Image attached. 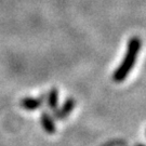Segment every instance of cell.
I'll use <instances>...</instances> for the list:
<instances>
[{"label":"cell","instance_id":"277c9868","mask_svg":"<svg viewBox=\"0 0 146 146\" xmlns=\"http://www.w3.org/2000/svg\"><path fill=\"white\" fill-rule=\"evenodd\" d=\"M41 122L43 129L47 131L49 134H53L55 132V125L51 116L48 114L47 111H43L41 115Z\"/></svg>","mask_w":146,"mask_h":146},{"label":"cell","instance_id":"5b68a950","mask_svg":"<svg viewBox=\"0 0 146 146\" xmlns=\"http://www.w3.org/2000/svg\"><path fill=\"white\" fill-rule=\"evenodd\" d=\"M47 102H48V106H49L52 110H58V92L55 88L51 89V90L49 91V93H48V98H47Z\"/></svg>","mask_w":146,"mask_h":146},{"label":"cell","instance_id":"6da1fadb","mask_svg":"<svg viewBox=\"0 0 146 146\" xmlns=\"http://www.w3.org/2000/svg\"><path fill=\"white\" fill-rule=\"evenodd\" d=\"M141 46L142 41L139 37L134 36L129 40L128 47H127V52L122 60V63L120 64V66L116 69L113 75V79L115 82H122L128 77L131 69L133 68L134 64H135L139 52L141 50Z\"/></svg>","mask_w":146,"mask_h":146},{"label":"cell","instance_id":"7a4b0ae2","mask_svg":"<svg viewBox=\"0 0 146 146\" xmlns=\"http://www.w3.org/2000/svg\"><path fill=\"white\" fill-rule=\"evenodd\" d=\"M74 107H75V101H74V99L69 98L65 101L64 105L60 110H54V117L56 119H64L70 114V111L74 110Z\"/></svg>","mask_w":146,"mask_h":146},{"label":"cell","instance_id":"8992f818","mask_svg":"<svg viewBox=\"0 0 146 146\" xmlns=\"http://www.w3.org/2000/svg\"><path fill=\"white\" fill-rule=\"evenodd\" d=\"M137 146H145V145H137Z\"/></svg>","mask_w":146,"mask_h":146},{"label":"cell","instance_id":"3957f363","mask_svg":"<svg viewBox=\"0 0 146 146\" xmlns=\"http://www.w3.org/2000/svg\"><path fill=\"white\" fill-rule=\"evenodd\" d=\"M43 101H44V96H40L38 99L27 98V99H24L22 101V106L28 110H35L41 106Z\"/></svg>","mask_w":146,"mask_h":146}]
</instances>
